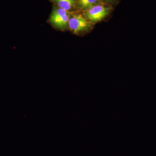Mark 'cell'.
I'll use <instances>...</instances> for the list:
<instances>
[{"label":"cell","mask_w":156,"mask_h":156,"mask_svg":"<svg viewBox=\"0 0 156 156\" xmlns=\"http://www.w3.org/2000/svg\"><path fill=\"white\" fill-rule=\"evenodd\" d=\"M71 13L55 6L50 15L49 22L54 27L64 30L69 27Z\"/></svg>","instance_id":"obj_1"},{"label":"cell","mask_w":156,"mask_h":156,"mask_svg":"<svg viewBox=\"0 0 156 156\" xmlns=\"http://www.w3.org/2000/svg\"><path fill=\"white\" fill-rule=\"evenodd\" d=\"M112 10V8L109 5L98 3L85 10L84 14L89 21L97 22L107 16Z\"/></svg>","instance_id":"obj_2"},{"label":"cell","mask_w":156,"mask_h":156,"mask_svg":"<svg viewBox=\"0 0 156 156\" xmlns=\"http://www.w3.org/2000/svg\"><path fill=\"white\" fill-rule=\"evenodd\" d=\"M90 27V23L82 14H74L70 16L69 27L73 33L79 34L87 31Z\"/></svg>","instance_id":"obj_3"},{"label":"cell","mask_w":156,"mask_h":156,"mask_svg":"<svg viewBox=\"0 0 156 156\" xmlns=\"http://www.w3.org/2000/svg\"><path fill=\"white\" fill-rule=\"evenodd\" d=\"M50 1L57 7L69 12L77 7L76 0H50Z\"/></svg>","instance_id":"obj_4"},{"label":"cell","mask_w":156,"mask_h":156,"mask_svg":"<svg viewBox=\"0 0 156 156\" xmlns=\"http://www.w3.org/2000/svg\"><path fill=\"white\" fill-rule=\"evenodd\" d=\"M100 0H76V7L80 10H85L99 2Z\"/></svg>","instance_id":"obj_5"},{"label":"cell","mask_w":156,"mask_h":156,"mask_svg":"<svg viewBox=\"0 0 156 156\" xmlns=\"http://www.w3.org/2000/svg\"><path fill=\"white\" fill-rule=\"evenodd\" d=\"M100 1L103 2L105 4L109 5L115 4L117 0H100Z\"/></svg>","instance_id":"obj_6"}]
</instances>
